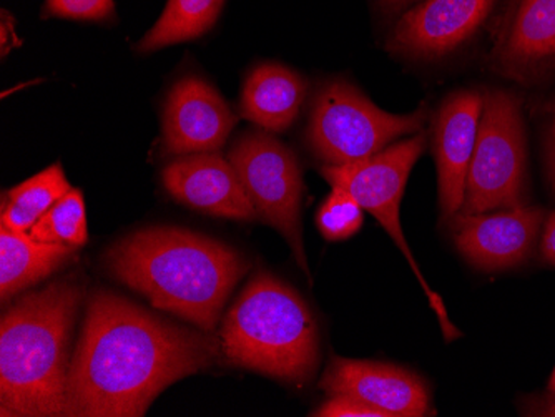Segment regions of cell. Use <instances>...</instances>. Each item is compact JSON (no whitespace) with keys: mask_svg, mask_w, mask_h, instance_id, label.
Instances as JSON below:
<instances>
[{"mask_svg":"<svg viewBox=\"0 0 555 417\" xmlns=\"http://www.w3.org/2000/svg\"><path fill=\"white\" fill-rule=\"evenodd\" d=\"M223 360L220 336L99 289L68 372L67 417H140L168 386Z\"/></svg>","mask_w":555,"mask_h":417,"instance_id":"cell-1","label":"cell"},{"mask_svg":"<svg viewBox=\"0 0 555 417\" xmlns=\"http://www.w3.org/2000/svg\"><path fill=\"white\" fill-rule=\"evenodd\" d=\"M108 272L157 310L168 311L204 331H214L248 261L223 243L186 230L133 233L105 255Z\"/></svg>","mask_w":555,"mask_h":417,"instance_id":"cell-2","label":"cell"},{"mask_svg":"<svg viewBox=\"0 0 555 417\" xmlns=\"http://www.w3.org/2000/svg\"><path fill=\"white\" fill-rule=\"evenodd\" d=\"M86 297L77 273L18 298L0 323V416L67 417L70 338Z\"/></svg>","mask_w":555,"mask_h":417,"instance_id":"cell-3","label":"cell"},{"mask_svg":"<svg viewBox=\"0 0 555 417\" xmlns=\"http://www.w3.org/2000/svg\"><path fill=\"white\" fill-rule=\"evenodd\" d=\"M223 360L289 385H305L320 364V335L295 289L258 273L246 285L220 333Z\"/></svg>","mask_w":555,"mask_h":417,"instance_id":"cell-4","label":"cell"},{"mask_svg":"<svg viewBox=\"0 0 555 417\" xmlns=\"http://www.w3.org/2000/svg\"><path fill=\"white\" fill-rule=\"evenodd\" d=\"M427 120L426 108L395 115L376 107L357 87L332 82L311 108L307 142L324 165H348L373 157L404 135H416Z\"/></svg>","mask_w":555,"mask_h":417,"instance_id":"cell-5","label":"cell"},{"mask_svg":"<svg viewBox=\"0 0 555 417\" xmlns=\"http://www.w3.org/2000/svg\"><path fill=\"white\" fill-rule=\"evenodd\" d=\"M482 96L481 123L460 211L466 214L522 207L526 200L522 102L506 90H491Z\"/></svg>","mask_w":555,"mask_h":417,"instance_id":"cell-6","label":"cell"},{"mask_svg":"<svg viewBox=\"0 0 555 417\" xmlns=\"http://www.w3.org/2000/svg\"><path fill=\"white\" fill-rule=\"evenodd\" d=\"M426 143L427 135L423 130L411 139L389 145L385 151L364 160L348 165H324L321 173L333 188L351 193L360 201L363 210L370 211L377 222L382 223L416 275L427 301L438 316L446 341H452L460 338L461 331L452 325L441 297L424 278L420 264L414 260L410 243L404 238L399 218L402 193L406 188L411 170L426 151Z\"/></svg>","mask_w":555,"mask_h":417,"instance_id":"cell-7","label":"cell"},{"mask_svg":"<svg viewBox=\"0 0 555 417\" xmlns=\"http://www.w3.org/2000/svg\"><path fill=\"white\" fill-rule=\"evenodd\" d=\"M230 164L258 217L282 233L305 275L310 276L301 235V168L285 143L264 132H246L229 154Z\"/></svg>","mask_w":555,"mask_h":417,"instance_id":"cell-8","label":"cell"},{"mask_svg":"<svg viewBox=\"0 0 555 417\" xmlns=\"http://www.w3.org/2000/svg\"><path fill=\"white\" fill-rule=\"evenodd\" d=\"M498 0H426L402 15L388 39V51L411 58H439L476 36Z\"/></svg>","mask_w":555,"mask_h":417,"instance_id":"cell-9","label":"cell"},{"mask_svg":"<svg viewBox=\"0 0 555 417\" xmlns=\"http://www.w3.org/2000/svg\"><path fill=\"white\" fill-rule=\"evenodd\" d=\"M539 207L504 208L498 213L451 217L452 238L463 257L482 270H506L531 257L544 222Z\"/></svg>","mask_w":555,"mask_h":417,"instance_id":"cell-10","label":"cell"},{"mask_svg":"<svg viewBox=\"0 0 555 417\" xmlns=\"http://www.w3.org/2000/svg\"><path fill=\"white\" fill-rule=\"evenodd\" d=\"M320 388L327 396L363 401L388 417H423L431 411L423 379L395 364L333 357Z\"/></svg>","mask_w":555,"mask_h":417,"instance_id":"cell-11","label":"cell"},{"mask_svg":"<svg viewBox=\"0 0 555 417\" xmlns=\"http://www.w3.org/2000/svg\"><path fill=\"white\" fill-rule=\"evenodd\" d=\"M235 126V114L220 93L205 80L186 77L171 89L165 104V154H214L227 143Z\"/></svg>","mask_w":555,"mask_h":417,"instance_id":"cell-12","label":"cell"},{"mask_svg":"<svg viewBox=\"0 0 555 417\" xmlns=\"http://www.w3.org/2000/svg\"><path fill=\"white\" fill-rule=\"evenodd\" d=\"M482 104L481 93L463 90L448 96L436 115L433 142L438 165L439 205L448 218L463 208Z\"/></svg>","mask_w":555,"mask_h":417,"instance_id":"cell-13","label":"cell"},{"mask_svg":"<svg viewBox=\"0 0 555 417\" xmlns=\"http://www.w3.org/2000/svg\"><path fill=\"white\" fill-rule=\"evenodd\" d=\"M162 179L167 192L180 204L240 222L258 218L235 168L215 152L185 155L170 161Z\"/></svg>","mask_w":555,"mask_h":417,"instance_id":"cell-14","label":"cell"},{"mask_svg":"<svg viewBox=\"0 0 555 417\" xmlns=\"http://www.w3.org/2000/svg\"><path fill=\"white\" fill-rule=\"evenodd\" d=\"M555 61V0H519L492 51L504 76L527 80Z\"/></svg>","mask_w":555,"mask_h":417,"instance_id":"cell-15","label":"cell"},{"mask_svg":"<svg viewBox=\"0 0 555 417\" xmlns=\"http://www.w3.org/2000/svg\"><path fill=\"white\" fill-rule=\"evenodd\" d=\"M307 93L308 82L296 71L283 65H260L243 87V117L268 132H285L298 117Z\"/></svg>","mask_w":555,"mask_h":417,"instance_id":"cell-16","label":"cell"},{"mask_svg":"<svg viewBox=\"0 0 555 417\" xmlns=\"http://www.w3.org/2000/svg\"><path fill=\"white\" fill-rule=\"evenodd\" d=\"M75 250L55 243L36 242L27 233L0 229V298L2 303L57 272Z\"/></svg>","mask_w":555,"mask_h":417,"instance_id":"cell-17","label":"cell"},{"mask_svg":"<svg viewBox=\"0 0 555 417\" xmlns=\"http://www.w3.org/2000/svg\"><path fill=\"white\" fill-rule=\"evenodd\" d=\"M70 190L61 164L46 168L33 179L9 190L2 201V226L12 232H29Z\"/></svg>","mask_w":555,"mask_h":417,"instance_id":"cell-18","label":"cell"},{"mask_svg":"<svg viewBox=\"0 0 555 417\" xmlns=\"http://www.w3.org/2000/svg\"><path fill=\"white\" fill-rule=\"evenodd\" d=\"M224 0H168L164 14L139 42L140 54L198 39L214 27Z\"/></svg>","mask_w":555,"mask_h":417,"instance_id":"cell-19","label":"cell"},{"mask_svg":"<svg viewBox=\"0 0 555 417\" xmlns=\"http://www.w3.org/2000/svg\"><path fill=\"white\" fill-rule=\"evenodd\" d=\"M27 235L36 242L65 245L74 250L83 247L89 239V232L82 192L72 188L40 218Z\"/></svg>","mask_w":555,"mask_h":417,"instance_id":"cell-20","label":"cell"},{"mask_svg":"<svg viewBox=\"0 0 555 417\" xmlns=\"http://www.w3.org/2000/svg\"><path fill=\"white\" fill-rule=\"evenodd\" d=\"M363 207L360 201L341 188H333L318 211L317 222L321 235L330 242L349 238L363 225Z\"/></svg>","mask_w":555,"mask_h":417,"instance_id":"cell-21","label":"cell"},{"mask_svg":"<svg viewBox=\"0 0 555 417\" xmlns=\"http://www.w3.org/2000/svg\"><path fill=\"white\" fill-rule=\"evenodd\" d=\"M114 0H47L46 15L72 21L102 22L114 17Z\"/></svg>","mask_w":555,"mask_h":417,"instance_id":"cell-22","label":"cell"},{"mask_svg":"<svg viewBox=\"0 0 555 417\" xmlns=\"http://www.w3.org/2000/svg\"><path fill=\"white\" fill-rule=\"evenodd\" d=\"M317 417H388V414L349 396H330L317 411Z\"/></svg>","mask_w":555,"mask_h":417,"instance_id":"cell-23","label":"cell"},{"mask_svg":"<svg viewBox=\"0 0 555 417\" xmlns=\"http://www.w3.org/2000/svg\"><path fill=\"white\" fill-rule=\"evenodd\" d=\"M544 148L545 168H547V177L555 192V117L552 118L547 132H545Z\"/></svg>","mask_w":555,"mask_h":417,"instance_id":"cell-24","label":"cell"},{"mask_svg":"<svg viewBox=\"0 0 555 417\" xmlns=\"http://www.w3.org/2000/svg\"><path fill=\"white\" fill-rule=\"evenodd\" d=\"M542 255L551 264H555V211L545 222L544 235H542Z\"/></svg>","mask_w":555,"mask_h":417,"instance_id":"cell-25","label":"cell"},{"mask_svg":"<svg viewBox=\"0 0 555 417\" xmlns=\"http://www.w3.org/2000/svg\"><path fill=\"white\" fill-rule=\"evenodd\" d=\"M416 2L417 0H377V4L386 14H398V12L406 11Z\"/></svg>","mask_w":555,"mask_h":417,"instance_id":"cell-26","label":"cell"},{"mask_svg":"<svg viewBox=\"0 0 555 417\" xmlns=\"http://www.w3.org/2000/svg\"><path fill=\"white\" fill-rule=\"evenodd\" d=\"M539 416H551L555 417V394L551 398V400L545 403L544 407L538 411Z\"/></svg>","mask_w":555,"mask_h":417,"instance_id":"cell-27","label":"cell"},{"mask_svg":"<svg viewBox=\"0 0 555 417\" xmlns=\"http://www.w3.org/2000/svg\"><path fill=\"white\" fill-rule=\"evenodd\" d=\"M548 389H551L552 394H555V369L552 373L551 382H548Z\"/></svg>","mask_w":555,"mask_h":417,"instance_id":"cell-28","label":"cell"}]
</instances>
